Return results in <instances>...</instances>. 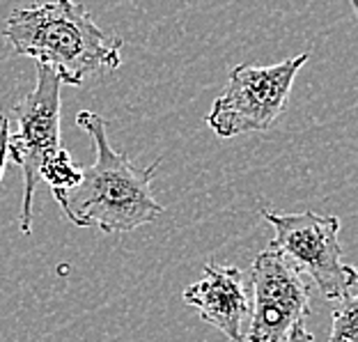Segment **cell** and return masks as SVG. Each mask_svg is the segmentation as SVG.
I'll list each match as a JSON object with an SVG mask.
<instances>
[{
	"instance_id": "1",
	"label": "cell",
	"mask_w": 358,
	"mask_h": 342,
	"mask_svg": "<svg viewBox=\"0 0 358 342\" xmlns=\"http://www.w3.org/2000/svg\"><path fill=\"white\" fill-rule=\"evenodd\" d=\"M76 124L92 138L94 161L80 168V182L67 191H51L64 216L76 227H99L103 234H124L152 223L164 207L152 195V179L161 159L138 168L124 152L108 143L106 120L92 111H80Z\"/></svg>"
},
{
	"instance_id": "2",
	"label": "cell",
	"mask_w": 358,
	"mask_h": 342,
	"mask_svg": "<svg viewBox=\"0 0 358 342\" xmlns=\"http://www.w3.org/2000/svg\"><path fill=\"white\" fill-rule=\"evenodd\" d=\"M5 39L16 55L48 64L64 85H83L90 76L122 64V37L101 30L83 3L53 0L14 10L5 21Z\"/></svg>"
},
{
	"instance_id": "3",
	"label": "cell",
	"mask_w": 358,
	"mask_h": 342,
	"mask_svg": "<svg viewBox=\"0 0 358 342\" xmlns=\"http://www.w3.org/2000/svg\"><path fill=\"white\" fill-rule=\"evenodd\" d=\"M308 58V53H301L271 67L237 64L227 76L223 92L211 106L207 115L209 129L218 138L271 129L285 111L292 83Z\"/></svg>"
},
{
	"instance_id": "4",
	"label": "cell",
	"mask_w": 358,
	"mask_h": 342,
	"mask_svg": "<svg viewBox=\"0 0 358 342\" xmlns=\"http://www.w3.org/2000/svg\"><path fill=\"white\" fill-rule=\"evenodd\" d=\"M62 80L48 64L37 62V83L19 104L12 106L16 134H10L7 154L23 170V202H21V234L32 232V200L42 177L44 161L62 148Z\"/></svg>"
},
{
	"instance_id": "5",
	"label": "cell",
	"mask_w": 358,
	"mask_h": 342,
	"mask_svg": "<svg viewBox=\"0 0 358 342\" xmlns=\"http://www.w3.org/2000/svg\"><path fill=\"white\" fill-rule=\"evenodd\" d=\"M262 216L275 230L268 246L280 250L301 273L308 276L322 297L338 301L349 294L352 285L358 280V271L356 266L343 262L338 216H320L315 211L278 214L273 209H262Z\"/></svg>"
},
{
	"instance_id": "6",
	"label": "cell",
	"mask_w": 358,
	"mask_h": 342,
	"mask_svg": "<svg viewBox=\"0 0 358 342\" xmlns=\"http://www.w3.org/2000/svg\"><path fill=\"white\" fill-rule=\"evenodd\" d=\"M253 308L243 342H282L289 329L310 315V287L280 250L268 246L250 266Z\"/></svg>"
},
{
	"instance_id": "7",
	"label": "cell",
	"mask_w": 358,
	"mask_h": 342,
	"mask_svg": "<svg viewBox=\"0 0 358 342\" xmlns=\"http://www.w3.org/2000/svg\"><path fill=\"white\" fill-rule=\"evenodd\" d=\"M182 299L200 313L202 322L218 329L230 342H243L253 301L243 285L241 269L207 262L202 278L189 285Z\"/></svg>"
},
{
	"instance_id": "8",
	"label": "cell",
	"mask_w": 358,
	"mask_h": 342,
	"mask_svg": "<svg viewBox=\"0 0 358 342\" xmlns=\"http://www.w3.org/2000/svg\"><path fill=\"white\" fill-rule=\"evenodd\" d=\"M327 342H358V294L333 301L331 333Z\"/></svg>"
},
{
	"instance_id": "9",
	"label": "cell",
	"mask_w": 358,
	"mask_h": 342,
	"mask_svg": "<svg viewBox=\"0 0 358 342\" xmlns=\"http://www.w3.org/2000/svg\"><path fill=\"white\" fill-rule=\"evenodd\" d=\"M39 177H42V182L51 186V191H67L80 182V168L71 161L69 152L60 148L53 157L44 161Z\"/></svg>"
},
{
	"instance_id": "10",
	"label": "cell",
	"mask_w": 358,
	"mask_h": 342,
	"mask_svg": "<svg viewBox=\"0 0 358 342\" xmlns=\"http://www.w3.org/2000/svg\"><path fill=\"white\" fill-rule=\"evenodd\" d=\"M7 143H10V117L5 113H0V182H3V175H5V166H7Z\"/></svg>"
},
{
	"instance_id": "11",
	"label": "cell",
	"mask_w": 358,
	"mask_h": 342,
	"mask_svg": "<svg viewBox=\"0 0 358 342\" xmlns=\"http://www.w3.org/2000/svg\"><path fill=\"white\" fill-rule=\"evenodd\" d=\"M282 342H315V336L303 327V322H299L289 329L287 338H285Z\"/></svg>"
},
{
	"instance_id": "12",
	"label": "cell",
	"mask_w": 358,
	"mask_h": 342,
	"mask_svg": "<svg viewBox=\"0 0 358 342\" xmlns=\"http://www.w3.org/2000/svg\"><path fill=\"white\" fill-rule=\"evenodd\" d=\"M349 5H352V10L356 14V21H358V0H349Z\"/></svg>"
},
{
	"instance_id": "13",
	"label": "cell",
	"mask_w": 358,
	"mask_h": 342,
	"mask_svg": "<svg viewBox=\"0 0 358 342\" xmlns=\"http://www.w3.org/2000/svg\"><path fill=\"white\" fill-rule=\"evenodd\" d=\"M32 3H35V5H37V3H42V0H32Z\"/></svg>"
},
{
	"instance_id": "14",
	"label": "cell",
	"mask_w": 358,
	"mask_h": 342,
	"mask_svg": "<svg viewBox=\"0 0 358 342\" xmlns=\"http://www.w3.org/2000/svg\"><path fill=\"white\" fill-rule=\"evenodd\" d=\"M356 271H358V266H356Z\"/></svg>"
}]
</instances>
